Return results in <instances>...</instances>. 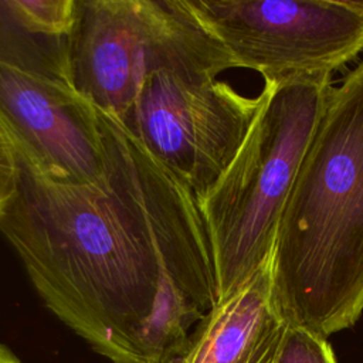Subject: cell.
<instances>
[{"label": "cell", "mask_w": 363, "mask_h": 363, "mask_svg": "<svg viewBox=\"0 0 363 363\" xmlns=\"http://www.w3.org/2000/svg\"><path fill=\"white\" fill-rule=\"evenodd\" d=\"M105 173L62 183L16 149L18 190L0 231L44 305L113 363L180 356L217 303L211 248L187 184L98 111Z\"/></svg>", "instance_id": "1"}, {"label": "cell", "mask_w": 363, "mask_h": 363, "mask_svg": "<svg viewBox=\"0 0 363 363\" xmlns=\"http://www.w3.org/2000/svg\"><path fill=\"white\" fill-rule=\"evenodd\" d=\"M271 279L285 323L326 339L363 312V62L329 91L281 216Z\"/></svg>", "instance_id": "2"}, {"label": "cell", "mask_w": 363, "mask_h": 363, "mask_svg": "<svg viewBox=\"0 0 363 363\" xmlns=\"http://www.w3.org/2000/svg\"><path fill=\"white\" fill-rule=\"evenodd\" d=\"M173 20L153 51L125 128L201 197L240 149L259 106L217 75L235 68L227 48L186 0H170Z\"/></svg>", "instance_id": "3"}, {"label": "cell", "mask_w": 363, "mask_h": 363, "mask_svg": "<svg viewBox=\"0 0 363 363\" xmlns=\"http://www.w3.org/2000/svg\"><path fill=\"white\" fill-rule=\"evenodd\" d=\"M330 88V79L265 82L240 149L197 199L218 301L244 285L272 257L281 216Z\"/></svg>", "instance_id": "4"}, {"label": "cell", "mask_w": 363, "mask_h": 363, "mask_svg": "<svg viewBox=\"0 0 363 363\" xmlns=\"http://www.w3.org/2000/svg\"><path fill=\"white\" fill-rule=\"evenodd\" d=\"M235 68L265 82L330 79L363 50V0H186Z\"/></svg>", "instance_id": "5"}, {"label": "cell", "mask_w": 363, "mask_h": 363, "mask_svg": "<svg viewBox=\"0 0 363 363\" xmlns=\"http://www.w3.org/2000/svg\"><path fill=\"white\" fill-rule=\"evenodd\" d=\"M172 20L170 0H77L68 58L72 88L123 122Z\"/></svg>", "instance_id": "6"}, {"label": "cell", "mask_w": 363, "mask_h": 363, "mask_svg": "<svg viewBox=\"0 0 363 363\" xmlns=\"http://www.w3.org/2000/svg\"><path fill=\"white\" fill-rule=\"evenodd\" d=\"M0 126L52 180L88 183L105 173L98 111L72 86L0 64Z\"/></svg>", "instance_id": "7"}, {"label": "cell", "mask_w": 363, "mask_h": 363, "mask_svg": "<svg viewBox=\"0 0 363 363\" xmlns=\"http://www.w3.org/2000/svg\"><path fill=\"white\" fill-rule=\"evenodd\" d=\"M272 257L218 301L194 329L179 363H277L286 323L272 299Z\"/></svg>", "instance_id": "8"}, {"label": "cell", "mask_w": 363, "mask_h": 363, "mask_svg": "<svg viewBox=\"0 0 363 363\" xmlns=\"http://www.w3.org/2000/svg\"><path fill=\"white\" fill-rule=\"evenodd\" d=\"M77 0H0V64L71 85Z\"/></svg>", "instance_id": "9"}, {"label": "cell", "mask_w": 363, "mask_h": 363, "mask_svg": "<svg viewBox=\"0 0 363 363\" xmlns=\"http://www.w3.org/2000/svg\"><path fill=\"white\" fill-rule=\"evenodd\" d=\"M277 363H337V360L326 337L286 323Z\"/></svg>", "instance_id": "10"}, {"label": "cell", "mask_w": 363, "mask_h": 363, "mask_svg": "<svg viewBox=\"0 0 363 363\" xmlns=\"http://www.w3.org/2000/svg\"><path fill=\"white\" fill-rule=\"evenodd\" d=\"M18 163L10 138L0 126V217L18 190Z\"/></svg>", "instance_id": "11"}, {"label": "cell", "mask_w": 363, "mask_h": 363, "mask_svg": "<svg viewBox=\"0 0 363 363\" xmlns=\"http://www.w3.org/2000/svg\"><path fill=\"white\" fill-rule=\"evenodd\" d=\"M0 363H21V362L7 346L0 343Z\"/></svg>", "instance_id": "12"}, {"label": "cell", "mask_w": 363, "mask_h": 363, "mask_svg": "<svg viewBox=\"0 0 363 363\" xmlns=\"http://www.w3.org/2000/svg\"><path fill=\"white\" fill-rule=\"evenodd\" d=\"M172 363H179V360H176V362H172Z\"/></svg>", "instance_id": "13"}]
</instances>
